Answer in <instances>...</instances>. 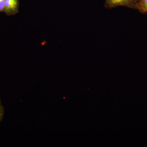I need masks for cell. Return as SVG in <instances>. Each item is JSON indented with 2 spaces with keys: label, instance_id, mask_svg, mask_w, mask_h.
<instances>
[{
  "label": "cell",
  "instance_id": "3",
  "mask_svg": "<svg viewBox=\"0 0 147 147\" xmlns=\"http://www.w3.org/2000/svg\"><path fill=\"white\" fill-rule=\"evenodd\" d=\"M137 10L142 14H147V0H138Z\"/></svg>",
  "mask_w": 147,
  "mask_h": 147
},
{
  "label": "cell",
  "instance_id": "5",
  "mask_svg": "<svg viewBox=\"0 0 147 147\" xmlns=\"http://www.w3.org/2000/svg\"><path fill=\"white\" fill-rule=\"evenodd\" d=\"M5 0H0V13L3 11Z\"/></svg>",
  "mask_w": 147,
  "mask_h": 147
},
{
  "label": "cell",
  "instance_id": "4",
  "mask_svg": "<svg viewBox=\"0 0 147 147\" xmlns=\"http://www.w3.org/2000/svg\"><path fill=\"white\" fill-rule=\"evenodd\" d=\"M4 110L1 104V101H0V121L2 120L3 117L4 115Z\"/></svg>",
  "mask_w": 147,
  "mask_h": 147
},
{
  "label": "cell",
  "instance_id": "1",
  "mask_svg": "<svg viewBox=\"0 0 147 147\" xmlns=\"http://www.w3.org/2000/svg\"><path fill=\"white\" fill-rule=\"evenodd\" d=\"M138 0H105L104 7L108 9L123 6L137 10Z\"/></svg>",
  "mask_w": 147,
  "mask_h": 147
},
{
  "label": "cell",
  "instance_id": "2",
  "mask_svg": "<svg viewBox=\"0 0 147 147\" xmlns=\"http://www.w3.org/2000/svg\"><path fill=\"white\" fill-rule=\"evenodd\" d=\"M19 0H5L3 11L7 16H12L19 11Z\"/></svg>",
  "mask_w": 147,
  "mask_h": 147
}]
</instances>
